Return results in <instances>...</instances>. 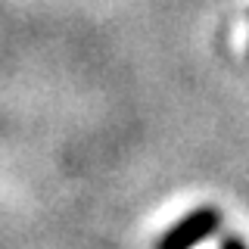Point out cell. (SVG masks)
<instances>
[{
	"mask_svg": "<svg viewBox=\"0 0 249 249\" xmlns=\"http://www.w3.org/2000/svg\"><path fill=\"white\" fill-rule=\"evenodd\" d=\"M215 224H218V215L209 212V209L190 212L187 218H181L165 237H162L159 249H193L196 243H202V240L215 231Z\"/></svg>",
	"mask_w": 249,
	"mask_h": 249,
	"instance_id": "1",
	"label": "cell"
},
{
	"mask_svg": "<svg viewBox=\"0 0 249 249\" xmlns=\"http://www.w3.org/2000/svg\"><path fill=\"white\" fill-rule=\"evenodd\" d=\"M221 249H246L243 243H240V240H224V246Z\"/></svg>",
	"mask_w": 249,
	"mask_h": 249,
	"instance_id": "2",
	"label": "cell"
}]
</instances>
